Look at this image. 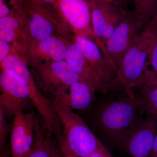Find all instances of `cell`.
I'll return each instance as SVG.
<instances>
[{
	"instance_id": "cell-1",
	"label": "cell",
	"mask_w": 157,
	"mask_h": 157,
	"mask_svg": "<svg viewBox=\"0 0 157 157\" xmlns=\"http://www.w3.org/2000/svg\"><path fill=\"white\" fill-rule=\"evenodd\" d=\"M62 125L61 135L56 138L63 157H89L101 144L81 117L56 98H48Z\"/></svg>"
},
{
	"instance_id": "cell-2",
	"label": "cell",
	"mask_w": 157,
	"mask_h": 157,
	"mask_svg": "<svg viewBox=\"0 0 157 157\" xmlns=\"http://www.w3.org/2000/svg\"><path fill=\"white\" fill-rule=\"evenodd\" d=\"M157 27V12L140 33L117 68V82L124 86L126 91L140 88L150 76L147 60Z\"/></svg>"
},
{
	"instance_id": "cell-3",
	"label": "cell",
	"mask_w": 157,
	"mask_h": 157,
	"mask_svg": "<svg viewBox=\"0 0 157 157\" xmlns=\"http://www.w3.org/2000/svg\"><path fill=\"white\" fill-rule=\"evenodd\" d=\"M125 97L106 104L98 114L99 126L112 141L122 145L132 130L143 118L139 98L132 91Z\"/></svg>"
},
{
	"instance_id": "cell-4",
	"label": "cell",
	"mask_w": 157,
	"mask_h": 157,
	"mask_svg": "<svg viewBox=\"0 0 157 157\" xmlns=\"http://www.w3.org/2000/svg\"><path fill=\"white\" fill-rule=\"evenodd\" d=\"M29 68L37 87L50 98H61L71 85L82 80L65 60L47 62Z\"/></svg>"
},
{
	"instance_id": "cell-5",
	"label": "cell",
	"mask_w": 157,
	"mask_h": 157,
	"mask_svg": "<svg viewBox=\"0 0 157 157\" xmlns=\"http://www.w3.org/2000/svg\"><path fill=\"white\" fill-rule=\"evenodd\" d=\"M22 8L32 39L42 40L54 36L73 39L52 6L39 0H22Z\"/></svg>"
},
{
	"instance_id": "cell-6",
	"label": "cell",
	"mask_w": 157,
	"mask_h": 157,
	"mask_svg": "<svg viewBox=\"0 0 157 157\" xmlns=\"http://www.w3.org/2000/svg\"><path fill=\"white\" fill-rule=\"evenodd\" d=\"M65 28L73 35L95 42L89 0H56L53 7Z\"/></svg>"
},
{
	"instance_id": "cell-7",
	"label": "cell",
	"mask_w": 157,
	"mask_h": 157,
	"mask_svg": "<svg viewBox=\"0 0 157 157\" xmlns=\"http://www.w3.org/2000/svg\"><path fill=\"white\" fill-rule=\"evenodd\" d=\"M142 27L134 12L124 11L118 25L105 45L107 60L116 73L125 55L139 36Z\"/></svg>"
},
{
	"instance_id": "cell-8",
	"label": "cell",
	"mask_w": 157,
	"mask_h": 157,
	"mask_svg": "<svg viewBox=\"0 0 157 157\" xmlns=\"http://www.w3.org/2000/svg\"><path fill=\"white\" fill-rule=\"evenodd\" d=\"M30 101L29 86L23 78L12 70L0 69V104L6 117L13 118Z\"/></svg>"
},
{
	"instance_id": "cell-9",
	"label": "cell",
	"mask_w": 157,
	"mask_h": 157,
	"mask_svg": "<svg viewBox=\"0 0 157 157\" xmlns=\"http://www.w3.org/2000/svg\"><path fill=\"white\" fill-rule=\"evenodd\" d=\"M73 39L54 36L42 40H31L21 56L29 68L50 61L65 60Z\"/></svg>"
},
{
	"instance_id": "cell-10",
	"label": "cell",
	"mask_w": 157,
	"mask_h": 157,
	"mask_svg": "<svg viewBox=\"0 0 157 157\" xmlns=\"http://www.w3.org/2000/svg\"><path fill=\"white\" fill-rule=\"evenodd\" d=\"M90 4L96 43L108 61L105 44L118 25L124 12L127 10L106 3L90 2Z\"/></svg>"
},
{
	"instance_id": "cell-11",
	"label": "cell",
	"mask_w": 157,
	"mask_h": 157,
	"mask_svg": "<svg viewBox=\"0 0 157 157\" xmlns=\"http://www.w3.org/2000/svg\"><path fill=\"white\" fill-rule=\"evenodd\" d=\"M36 117L33 112L19 110L14 114L11 129V157H29L34 141Z\"/></svg>"
},
{
	"instance_id": "cell-12",
	"label": "cell",
	"mask_w": 157,
	"mask_h": 157,
	"mask_svg": "<svg viewBox=\"0 0 157 157\" xmlns=\"http://www.w3.org/2000/svg\"><path fill=\"white\" fill-rule=\"evenodd\" d=\"M73 41L79 46L82 53L94 73L108 89L116 83V73L105 59L95 42L87 37L75 35Z\"/></svg>"
},
{
	"instance_id": "cell-13",
	"label": "cell",
	"mask_w": 157,
	"mask_h": 157,
	"mask_svg": "<svg viewBox=\"0 0 157 157\" xmlns=\"http://www.w3.org/2000/svg\"><path fill=\"white\" fill-rule=\"evenodd\" d=\"M157 131V119L146 116L129 133L123 145L132 157H149Z\"/></svg>"
},
{
	"instance_id": "cell-14",
	"label": "cell",
	"mask_w": 157,
	"mask_h": 157,
	"mask_svg": "<svg viewBox=\"0 0 157 157\" xmlns=\"http://www.w3.org/2000/svg\"><path fill=\"white\" fill-rule=\"evenodd\" d=\"M0 39L12 46L21 55L28 47L33 39L22 6L15 13L0 18Z\"/></svg>"
},
{
	"instance_id": "cell-15",
	"label": "cell",
	"mask_w": 157,
	"mask_h": 157,
	"mask_svg": "<svg viewBox=\"0 0 157 157\" xmlns=\"http://www.w3.org/2000/svg\"><path fill=\"white\" fill-rule=\"evenodd\" d=\"M65 60L82 79L92 84L98 91L106 93L108 91V88L94 73L82 53L79 46L74 41L68 48Z\"/></svg>"
},
{
	"instance_id": "cell-16",
	"label": "cell",
	"mask_w": 157,
	"mask_h": 157,
	"mask_svg": "<svg viewBox=\"0 0 157 157\" xmlns=\"http://www.w3.org/2000/svg\"><path fill=\"white\" fill-rule=\"evenodd\" d=\"M96 91H98L97 89L92 84L86 80H80L71 85L64 96L57 98L72 110L84 109L89 107L94 101Z\"/></svg>"
},
{
	"instance_id": "cell-17",
	"label": "cell",
	"mask_w": 157,
	"mask_h": 157,
	"mask_svg": "<svg viewBox=\"0 0 157 157\" xmlns=\"http://www.w3.org/2000/svg\"><path fill=\"white\" fill-rule=\"evenodd\" d=\"M50 135L45 134L40 121L36 117L34 141L29 157H51Z\"/></svg>"
},
{
	"instance_id": "cell-18",
	"label": "cell",
	"mask_w": 157,
	"mask_h": 157,
	"mask_svg": "<svg viewBox=\"0 0 157 157\" xmlns=\"http://www.w3.org/2000/svg\"><path fill=\"white\" fill-rule=\"evenodd\" d=\"M139 89L138 98L144 114L157 119V87L144 84Z\"/></svg>"
},
{
	"instance_id": "cell-19",
	"label": "cell",
	"mask_w": 157,
	"mask_h": 157,
	"mask_svg": "<svg viewBox=\"0 0 157 157\" xmlns=\"http://www.w3.org/2000/svg\"><path fill=\"white\" fill-rule=\"evenodd\" d=\"M133 11L142 27L146 26L157 12V0H133Z\"/></svg>"
},
{
	"instance_id": "cell-20",
	"label": "cell",
	"mask_w": 157,
	"mask_h": 157,
	"mask_svg": "<svg viewBox=\"0 0 157 157\" xmlns=\"http://www.w3.org/2000/svg\"><path fill=\"white\" fill-rule=\"evenodd\" d=\"M22 0H0V18L15 13L21 8Z\"/></svg>"
},
{
	"instance_id": "cell-21",
	"label": "cell",
	"mask_w": 157,
	"mask_h": 157,
	"mask_svg": "<svg viewBox=\"0 0 157 157\" xmlns=\"http://www.w3.org/2000/svg\"><path fill=\"white\" fill-rule=\"evenodd\" d=\"M6 118L4 110L0 104V154L4 151L6 137L9 132V126Z\"/></svg>"
},
{
	"instance_id": "cell-22",
	"label": "cell",
	"mask_w": 157,
	"mask_h": 157,
	"mask_svg": "<svg viewBox=\"0 0 157 157\" xmlns=\"http://www.w3.org/2000/svg\"><path fill=\"white\" fill-rule=\"evenodd\" d=\"M147 63L153 73H157V27L149 52Z\"/></svg>"
},
{
	"instance_id": "cell-23",
	"label": "cell",
	"mask_w": 157,
	"mask_h": 157,
	"mask_svg": "<svg viewBox=\"0 0 157 157\" xmlns=\"http://www.w3.org/2000/svg\"><path fill=\"white\" fill-rule=\"evenodd\" d=\"M90 2L96 3H103L109 4L126 10L127 0H89Z\"/></svg>"
},
{
	"instance_id": "cell-24",
	"label": "cell",
	"mask_w": 157,
	"mask_h": 157,
	"mask_svg": "<svg viewBox=\"0 0 157 157\" xmlns=\"http://www.w3.org/2000/svg\"><path fill=\"white\" fill-rule=\"evenodd\" d=\"M11 49V45L0 39V65L9 55Z\"/></svg>"
},
{
	"instance_id": "cell-25",
	"label": "cell",
	"mask_w": 157,
	"mask_h": 157,
	"mask_svg": "<svg viewBox=\"0 0 157 157\" xmlns=\"http://www.w3.org/2000/svg\"><path fill=\"white\" fill-rule=\"evenodd\" d=\"M89 157H112L107 149L103 144L94 151L93 152Z\"/></svg>"
},
{
	"instance_id": "cell-26",
	"label": "cell",
	"mask_w": 157,
	"mask_h": 157,
	"mask_svg": "<svg viewBox=\"0 0 157 157\" xmlns=\"http://www.w3.org/2000/svg\"><path fill=\"white\" fill-rule=\"evenodd\" d=\"M144 84L157 87V73H153L151 71L150 76Z\"/></svg>"
},
{
	"instance_id": "cell-27",
	"label": "cell",
	"mask_w": 157,
	"mask_h": 157,
	"mask_svg": "<svg viewBox=\"0 0 157 157\" xmlns=\"http://www.w3.org/2000/svg\"><path fill=\"white\" fill-rule=\"evenodd\" d=\"M51 157H63L56 144H54L51 147Z\"/></svg>"
},
{
	"instance_id": "cell-28",
	"label": "cell",
	"mask_w": 157,
	"mask_h": 157,
	"mask_svg": "<svg viewBox=\"0 0 157 157\" xmlns=\"http://www.w3.org/2000/svg\"><path fill=\"white\" fill-rule=\"evenodd\" d=\"M39 1L48 4L54 7L56 2V0H39Z\"/></svg>"
},
{
	"instance_id": "cell-29",
	"label": "cell",
	"mask_w": 157,
	"mask_h": 157,
	"mask_svg": "<svg viewBox=\"0 0 157 157\" xmlns=\"http://www.w3.org/2000/svg\"><path fill=\"white\" fill-rule=\"evenodd\" d=\"M0 157H8L7 154H6V152L5 151L0 154Z\"/></svg>"
}]
</instances>
